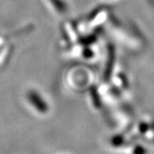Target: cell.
Instances as JSON below:
<instances>
[{"instance_id":"cell-1","label":"cell","mask_w":154,"mask_h":154,"mask_svg":"<svg viewBox=\"0 0 154 154\" xmlns=\"http://www.w3.org/2000/svg\"><path fill=\"white\" fill-rule=\"evenodd\" d=\"M27 99L29 104L40 113H46L49 110V105L45 99L36 90H30L27 94Z\"/></svg>"},{"instance_id":"cell-2","label":"cell","mask_w":154,"mask_h":154,"mask_svg":"<svg viewBox=\"0 0 154 154\" xmlns=\"http://www.w3.org/2000/svg\"><path fill=\"white\" fill-rule=\"evenodd\" d=\"M3 43V38H2V37H1V35H0V45Z\"/></svg>"}]
</instances>
